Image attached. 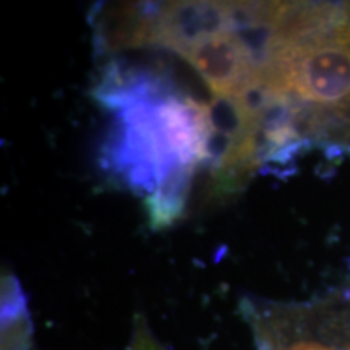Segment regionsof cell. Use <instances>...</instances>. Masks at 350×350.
Wrapping results in <instances>:
<instances>
[{"label":"cell","mask_w":350,"mask_h":350,"mask_svg":"<svg viewBox=\"0 0 350 350\" xmlns=\"http://www.w3.org/2000/svg\"><path fill=\"white\" fill-rule=\"evenodd\" d=\"M281 350H336V349L326 347V345L318 344V342H305V340H300V342L291 344Z\"/></svg>","instance_id":"obj_1"},{"label":"cell","mask_w":350,"mask_h":350,"mask_svg":"<svg viewBox=\"0 0 350 350\" xmlns=\"http://www.w3.org/2000/svg\"><path fill=\"white\" fill-rule=\"evenodd\" d=\"M135 350H151L150 345H146V347H143V345L138 344V347H135Z\"/></svg>","instance_id":"obj_2"}]
</instances>
